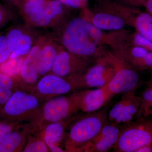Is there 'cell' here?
Listing matches in <instances>:
<instances>
[{
  "instance_id": "obj_18",
  "label": "cell",
  "mask_w": 152,
  "mask_h": 152,
  "mask_svg": "<svg viewBox=\"0 0 152 152\" xmlns=\"http://www.w3.org/2000/svg\"><path fill=\"white\" fill-rule=\"evenodd\" d=\"M51 123L46 128L44 135V142L52 152H64L58 147L59 144L64 136L65 129L69 122Z\"/></svg>"
},
{
  "instance_id": "obj_32",
  "label": "cell",
  "mask_w": 152,
  "mask_h": 152,
  "mask_svg": "<svg viewBox=\"0 0 152 152\" xmlns=\"http://www.w3.org/2000/svg\"><path fill=\"white\" fill-rule=\"evenodd\" d=\"M152 143L146 145L138 149L136 152H152Z\"/></svg>"
},
{
  "instance_id": "obj_3",
  "label": "cell",
  "mask_w": 152,
  "mask_h": 152,
  "mask_svg": "<svg viewBox=\"0 0 152 152\" xmlns=\"http://www.w3.org/2000/svg\"><path fill=\"white\" fill-rule=\"evenodd\" d=\"M152 143V120L138 119L121 126L113 152H136L140 148Z\"/></svg>"
},
{
  "instance_id": "obj_4",
  "label": "cell",
  "mask_w": 152,
  "mask_h": 152,
  "mask_svg": "<svg viewBox=\"0 0 152 152\" xmlns=\"http://www.w3.org/2000/svg\"><path fill=\"white\" fill-rule=\"evenodd\" d=\"M115 69L107 57L95 61L84 72L72 75V79L77 88H101L109 84L114 74Z\"/></svg>"
},
{
  "instance_id": "obj_33",
  "label": "cell",
  "mask_w": 152,
  "mask_h": 152,
  "mask_svg": "<svg viewBox=\"0 0 152 152\" xmlns=\"http://www.w3.org/2000/svg\"><path fill=\"white\" fill-rule=\"evenodd\" d=\"M135 6H145L146 0H126Z\"/></svg>"
},
{
  "instance_id": "obj_13",
  "label": "cell",
  "mask_w": 152,
  "mask_h": 152,
  "mask_svg": "<svg viewBox=\"0 0 152 152\" xmlns=\"http://www.w3.org/2000/svg\"><path fill=\"white\" fill-rule=\"evenodd\" d=\"M37 88L40 94L45 95L64 94L76 88L69 77H62L53 74L44 76Z\"/></svg>"
},
{
  "instance_id": "obj_39",
  "label": "cell",
  "mask_w": 152,
  "mask_h": 152,
  "mask_svg": "<svg viewBox=\"0 0 152 152\" xmlns=\"http://www.w3.org/2000/svg\"><path fill=\"white\" fill-rule=\"evenodd\" d=\"M151 74H152V69H151Z\"/></svg>"
},
{
  "instance_id": "obj_29",
  "label": "cell",
  "mask_w": 152,
  "mask_h": 152,
  "mask_svg": "<svg viewBox=\"0 0 152 152\" xmlns=\"http://www.w3.org/2000/svg\"><path fill=\"white\" fill-rule=\"evenodd\" d=\"M64 5L74 9H81L85 6L80 0H57Z\"/></svg>"
},
{
  "instance_id": "obj_21",
  "label": "cell",
  "mask_w": 152,
  "mask_h": 152,
  "mask_svg": "<svg viewBox=\"0 0 152 152\" xmlns=\"http://www.w3.org/2000/svg\"><path fill=\"white\" fill-rule=\"evenodd\" d=\"M22 142V137L19 133L10 132L0 140V152H13Z\"/></svg>"
},
{
  "instance_id": "obj_12",
  "label": "cell",
  "mask_w": 152,
  "mask_h": 152,
  "mask_svg": "<svg viewBox=\"0 0 152 152\" xmlns=\"http://www.w3.org/2000/svg\"><path fill=\"white\" fill-rule=\"evenodd\" d=\"M121 127L108 121L100 132L85 147V152H106L113 148L118 141Z\"/></svg>"
},
{
  "instance_id": "obj_14",
  "label": "cell",
  "mask_w": 152,
  "mask_h": 152,
  "mask_svg": "<svg viewBox=\"0 0 152 152\" xmlns=\"http://www.w3.org/2000/svg\"><path fill=\"white\" fill-rule=\"evenodd\" d=\"M39 102L33 95L17 91L6 103L4 110L9 115L17 116L27 113L37 107Z\"/></svg>"
},
{
  "instance_id": "obj_5",
  "label": "cell",
  "mask_w": 152,
  "mask_h": 152,
  "mask_svg": "<svg viewBox=\"0 0 152 152\" xmlns=\"http://www.w3.org/2000/svg\"><path fill=\"white\" fill-rule=\"evenodd\" d=\"M107 57L115 69V74L109 83L110 91L115 95L137 89L140 78L137 69L111 53Z\"/></svg>"
},
{
  "instance_id": "obj_28",
  "label": "cell",
  "mask_w": 152,
  "mask_h": 152,
  "mask_svg": "<svg viewBox=\"0 0 152 152\" xmlns=\"http://www.w3.org/2000/svg\"><path fill=\"white\" fill-rule=\"evenodd\" d=\"M13 82L9 76L0 73V89L10 90Z\"/></svg>"
},
{
  "instance_id": "obj_38",
  "label": "cell",
  "mask_w": 152,
  "mask_h": 152,
  "mask_svg": "<svg viewBox=\"0 0 152 152\" xmlns=\"http://www.w3.org/2000/svg\"><path fill=\"white\" fill-rule=\"evenodd\" d=\"M80 1L83 3V4L86 7V5L87 4V3H88V0H80Z\"/></svg>"
},
{
  "instance_id": "obj_9",
  "label": "cell",
  "mask_w": 152,
  "mask_h": 152,
  "mask_svg": "<svg viewBox=\"0 0 152 152\" xmlns=\"http://www.w3.org/2000/svg\"><path fill=\"white\" fill-rule=\"evenodd\" d=\"M7 43L10 50V58L14 59L26 56L34 45L38 39L28 27L17 26L11 28L6 35Z\"/></svg>"
},
{
  "instance_id": "obj_27",
  "label": "cell",
  "mask_w": 152,
  "mask_h": 152,
  "mask_svg": "<svg viewBox=\"0 0 152 152\" xmlns=\"http://www.w3.org/2000/svg\"><path fill=\"white\" fill-rule=\"evenodd\" d=\"M135 69L139 70L152 69V52H148L147 54L137 64Z\"/></svg>"
},
{
  "instance_id": "obj_24",
  "label": "cell",
  "mask_w": 152,
  "mask_h": 152,
  "mask_svg": "<svg viewBox=\"0 0 152 152\" xmlns=\"http://www.w3.org/2000/svg\"><path fill=\"white\" fill-rule=\"evenodd\" d=\"M11 53L5 35L0 36V64L10 58Z\"/></svg>"
},
{
  "instance_id": "obj_17",
  "label": "cell",
  "mask_w": 152,
  "mask_h": 152,
  "mask_svg": "<svg viewBox=\"0 0 152 152\" xmlns=\"http://www.w3.org/2000/svg\"><path fill=\"white\" fill-rule=\"evenodd\" d=\"M87 16L85 17L95 26L102 31H119L126 23L124 19L120 15L110 12H99L91 17Z\"/></svg>"
},
{
  "instance_id": "obj_15",
  "label": "cell",
  "mask_w": 152,
  "mask_h": 152,
  "mask_svg": "<svg viewBox=\"0 0 152 152\" xmlns=\"http://www.w3.org/2000/svg\"><path fill=\"white\" fill-rule=\"evenodd\" d=\"M45 38L44 37L38 38L34 45L23 61L20 72L22 79L27 83H34L39 77L37 70L38 55Z\"/></svg>"
},
{
  "instance_id": "obj_35",
  "label": "cell",
  "mask_w": 152,
  "mask_h": 152,
  "mask_svg": "<svg viewBox=\"0 0 152 152\" xmlns=\"http://www.w3.org/2000/svg\"><path fill=\"white\" fill-rule=\"evenodd\" d=\"M25 1L32 2H37L40 3V4H45V3L46 1L47 0H21L20 1V2L21 1Z\"/></svg>"
},
{
  "instance_id": "obj_31",
  "label": "cell",
  "mask_w": 152,
  "mask_h": 152,
  "mask_svg": "<svg viewBox=\"0 0 152 152\" xmlns=\"http://www.w3.org/2000/svg\"><path fill=\"white\" fill-rule=\"evenodd\" d=\"M11 132V128L8 125L0 124V140Z\"/></svg>"
},
{
  "instance_id": "obj_30",
  "label": "cell",
  "mask_w": 152,
  "mask_h": 152,
  "mask_svg": "<svg viewBox=\"0 0 152 152\" xmlns=\"http://www.w3.org/2000/svg\"><path fill=\"white\" fill-rule=\"evenodd\" d=\"M10 90L0 89V104L7 103L12 96Z\"/></svg>"
},
{
  "instance_id": "obj_16",
  "label": "cell",
  "mask_w": 152,
  "mask_h": 152,
  "mask_svg": "<svg viewBox=\"0 0 152 152\" xmlns=\"http://www.w3.org/2000/svg\"><path fill=\"white\" fill-rule=\"evenodd\" d=\"M61 45L45 37L39 52L37 70L39 76H45L51 70L52 67Z\"/></svg>"
},
{
  "instance_id": "obj_37",
  "label": "cell",
  "mask_w": 152,
  "mask_h": 152,
  "mask_svg": "<svg viewBox=\"0 0 152 152\" xmlns=\"http://www.w3.org/2000/svg\"><path fill=\"white\" fill-rule=\"evenodd\" d=\"M4 1L10 4H12L14 5H15L16 0H4Z\"/></svg>"
},
{
  "instance_id": "obj_2",
  "label": "cell",
  "mask_w": 152,
  "mask_h": 152,
  "mask_svg": "<svg viewBox=\"0 0 152 152\" xmlns=\"http://www.w3.org/2000/svg\"><path fill=\"white\" fill-rule=\"evenodd\" d=\"M110 104L85 115L71 126L68 134L67 145L70 151H83L108 121V113Z\"/></svg>"
},
{
  "instance_id": "obj_34",
  "label": "cell",
  "mask_w": 152,
  "mask_h": 152,
  "mask_svg": "<svg viewBox=\"0 0 152 152\" xmlns=\"http://www.w3.org/2000/svg\"><path fill=\"white\" fill-rule=\"evenodd\" d=\"M145 7L147 9L148 12L152 16V0H146Z\"/></svg>"
},
{
  "instance_id": "obj_8",
  "label": "cell",
  "mask_w": 152,
  "mask_h": 152,
  "mask_svg": "<svg viewBox=\"0 0 152 152\" xmlns=\"http://www.w3.org/2000/svg\"><path fill=\"white\" fill-rule=\"evenodd\" d=\"M94 62L74 55L62 47L56 57L50 72L56 75L66 77L73 74L86 72Z\"/></svg>"
},
{
  "instance_id": "obj_26",
  "label": "cell",
  "mask_w": 152,
  "mask_h": 152,
  "mask_svg": "<svg viewBox=\"0 0 152 152\" xmlns=\"http://www.w3.org/2000/svg\"><path fill=\"white\" fill-rule=\"evenodd\" d=\"M48 151V146L45 142L37 141L28 145L24 149L25 152H46Z\"/></svg>"
},
{
  "instance_id": "obj_20",
  "label": "cell",
  "mask_w": 152,
  "mask_h": 152,
  "mask_svg": "<svg viewBox=\"0 0 152 152\" xmlns=\"http://www.w3.org/2000/svg\"><path fill=\"white\" fill-rule=\"evenodd\" d=\"M65 6L57 0H47L45 7L46 12L51 20L54 26L66 24Z\"/></svg>"
},
{
  "instance_id": "obj_10",
  "label": "cell",
  "mask_w": 152,
  "mask_h": 152,
  "mask_svg": "<svg viewBox=\"0 0 152 152\" xmlns=\"http://www.w3.org/2000/svg\"><path fill=\"white\" fill-rule=\"evenodd\" d=\"M108 85L96 89L78 92L79 110L85 113H92L108 104L115 96L110 91Z\"/></svg>"
},
{
  "instance_id": "obj_1",
  "label": "cell",
  "mask_w": 152,
  "mask_h": 152,
  "mask_svg": "<svg viewBox=\"0 0 152 152\" xmlns=\"http://www.w3.org/2000/svg\"><path fill=\"white\" fill-rule=\"evenodd\" d=\"M113 38L95 26L86 17H77L65 24L60 42L70 53L96 61L107 53L101 49L102 45H114Z\"/></svg>"
},
{
  "instance_id": "obj_11",
  "label": "cell",
  "mask_w": 152,
  "mask_h": 152,
  "mask_svg": "<svg viewBox=\"0 0 152 152\" xmlns=\"http://www.w3.org/2000/svg\"><path fill=\"white\" fill-rule=\"evenodd\" d=\"M45 4L22 1L17 7L28 26L43 28L54 27L46 12Z\"/></svg>"
},
{
  "instance_id": "obj_19",
  "label": "cell",
  "mask_w": 152,
  "mask_h": 152,
  "mask_svg": "<svg viewBox=\"0 0 152 152\" xmlns=\"http://www.w3.org/2000/svg\"><path fill=\"white\" fill-rule=\"evenodd\" d=\"M131 25L137 31L152 41V16L148 12H138L133 17Z\"/></svg>"
},
{
  "instance_id": "obj_6",
  "label": "cell",
  "mask_w": 152,
  "mask_h": 152,
  "mask_svg": "<svg viewBox=\"0 0 152 152\" xmlns=\"http://www.w3.org/2000/svg\"><path fill=\"white\" fill-rule=\"evenodd\" d=\"M137 90H131L122 94L121 99L109 109V123L121 127L132 121L140 106V97L136 95Z\"/></svg>"
},
{
  "instance_id": "obj_7",
  "label": "cell",
  "mask_w": 152,
  "mask_h": 152,
  "mask_svg": "<svg viewBox=\"0 0 152 152\" xmlns=\"http://www.w3.org/2000/svg\"><path fill=\"white\" fill-rule=\"evenodd\" d=\"M79 110L78 93L69 97H58L49 101L43 110L44 119L53 123L67 120Z\"/></svg>"
},
{
  "instance_id": "obj_36",
  "label": "cell",
  "mask_w": 152,
  "mask_h": 152,
  "mask_svg": "<svg viewBox=\"0 0 152 152\" xmlns=\"http://www.w3.org/2000/svg\"><path fill=\"white\" fill-rule=\"evenodd\" d=\"M147 88H152V78L147 83Z\"/></svg>"
},
{
  "instance_id": "obj_22",
  "label": "cell",
  "mask_w": 152,
  "mask_h": 152,
  "mask_svg": "<svg viewBox=\"0 0 152 152\" xmlns=\"http://www.w3.org/2000/svg\"><path fill=\"white\" fill-rule=\"evenodd\" d=\"M140 106L136 117L138 118L150 106L152 105V88H147L140 94Z\"/></svg>"
},
{
  "instance_id": "obj_23",
  "label": "cell",
  "mask_w": 152,
  "mask_h": 152,
  "mask_svg": "<svg viewBox=\"0 0 152 152\" xmlns=\"http://www.w3.org/2000/svg\"><path fill=\"white\" fill-rule=\"evenodd\" d=\"M132 41L133 45L142 47L148 51L152 52V41L145 38L137 32L134 34Z\"/></svg>"
},
{
  "instance_id": "obj_25",
  "label": "cell",
  "mask_w": 152,
  "mask_h": 152,
  "mask_svg": "<svg viewBox=\"0 0 152 152\" xmlns=\"http://www.w3.org/2000/svg\"><path fill=\"white\" fill-rule=\"evenodd\" d=\"M14 18V14L11 10L0 4V27L12 20Z\"/></svg>"
}]
</instances>
